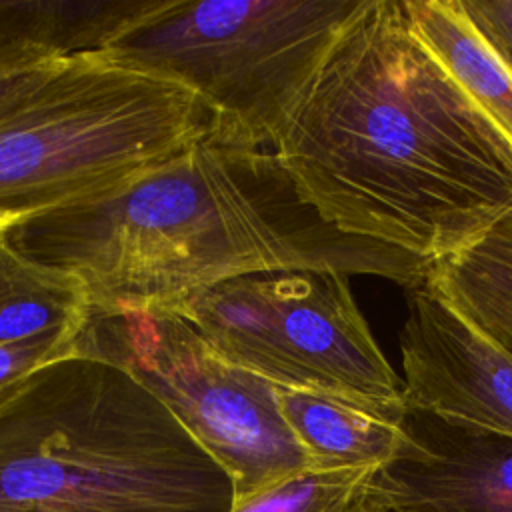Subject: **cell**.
<instances>
[{"instance_id":"1","label":"cell","mask_w":512,"mask_h":512,"mask_svg":"<svg viewBox=\"0 0 512 512\" xmlns=\"http://www.w3.org/2000/svg\"><path fill=\"white\" fill-rule=\"evenodd\" d=\"M272 152L336 228L438 262L512 210V142L416 38L404 0H364Z\"/></svg>"},{"instance_id":"2","label":"cell","mask_w":512,"mask_h":512,"mask_svg":"<svg viewBox=\"0 0 512 512\" xmlns=\"http://www.w3.org/2000/svg\"><path fill=\"white\" fill-rule=\"evenodd\" d=\"M2 234L22 256L78 276L94 310L168 304L252 272L324 270L412 288L432 268L330 224L270 148L208 136Z\"/></svg>"},{"instance_id":"3","label":"cell","mask_w":512,"mask_h":512,"mask_svg":"<svg viewBox=\"0 0 512 512\" xmlns=\"http://www.w3.org/2000/svg\"><path fill=\"white\" fill-rule=\"evenodd\" d=\"M234 484L126 370L74 352L0 402V512H232Z\"/></svg>"},{"instance_id":"4","label":"cell","mask_w":512,"mask_h":512,"mask_svg":"<svg viewBox=\"0 0 512 512\" xmlns=\"http://www.w3.org/2000/svg\"><path fill=\"white\" fill-rule=\"evenodd\" d=\"M210 122L180 84L98 54L66 58L0 114V232L174 158Z\"/></svg>"},{"instance_id":"5","label":"cell","mask_w":512,"mask_h":512,"mask_svg":"<svg viewBox=\"0 0 512 512\" xmlns=\"http://www.w3.org/2000/svg\"><path fill=\"white\" fill-rule=\"evenodd\" d=\"M364 0H154L98 52L188 88L208 138L270 148L342 24Z\"/></svg>"},{"instance_id":"6","label":"cell","mask_w":512,"mask_h":512,"mask_svg":"<svg viewBox=\"0 0 512 512\" xmlns=\"http://www.w3.org/2000/svg\"><path fill=\"white\" fill-rule=\"evenodd\" d=\"M324 270L228 278L166 306L228 362L276 388L404 402V380L378 348L348 284Z\"/></svg>"},{"instance_id":"7","label":"cell","mask_w":512,"mask_h":512,"mask_svg":"<svg viewBox=\"0 0 512 512\" xmlns=\"http://www.w3.org/2000/svg\"><path fill=\"white\" fill-rule=\"evenodd\" d=\"M76 352L126 370L150 390L222 466L236 500L310 468L278 388L222 358L166 306L90 308Z\"/></svg>"},{"instance_id":"8","label":"cell","mask_w":512,"mask_h":512,"mask_svg":"<svg viewBox=\"0 0 512 512\" xmlns=\"http://www.w3.org/2000/svg\"><path fill=\"white\" fill-rule=\"evenodd\" d=\"M398 454L374 476L388 512H512V438L406 404Z\"/></svg>"},{"instance_id":"9","label":"cell","mask_w":512,"mask_h":512,"mask_svg":"<svg viewBox=\"0 0 512 512\" xmlns=\"http://www.w3.org/2000/svg\"><path fill=\"white\" fill-rule=\"evenodd\" d=\"M400 330L404 400L512 438V358L426 282L408 288Z\"/></svg>"},{"instance_id":"10","label":"cell","mask_w":512,"mask_h":512,"mask_svg":"<svg viewBox=\"0 0 512 512\" xmlns=\"http://www.w3.org/2000/svg\"><path fill=\"white\" fill-rule=\"evenodd\" d=\"M90 308L78 276L22 256L0 232V402L36 370L76 352Z\"/></svg>"},{"instance_id":"11","label":"cell","mask_w":512,"mask_h":512,"mask_svg":"<svg viewBox=\"0 0 512 512\" xmlns=\"http://www.w3.org/2000/svg\"><path fill=\"white\" fill-rule=\"evenodd\" d=\"M278 402L310 468L380 470L398 454L404 440L406 400L384 404L330 392L278 388Z\"/></svg>"},{"instance_id":"12","label":"cell","mask_w":512,"mask_h":512,"mask_svg":"<svg viewBox=\"0 0 512 512\" xmlns=\"http://www.w3.org/2000/svg\"><path fill=\"white\" fill-rule=\"evenodd\" d=\"M416 38L512 142V66L460 0H404Z\"/></svg>"},{"instance_id":"13","label":"cell","mask_w":512,"mask_h":512,"mask_svg":"<svg viewBox=\"0 0 512 512\" xmlns=\"http://www.w3.org/2000/svg\"><path fill=\"white\" fill-rule=\"evenodd\" d=\"M426 284L512 358V210L476 242L434 262Z\"/></svg>"},{"instance_id":"14","label":"cell","mask_w":512,"mask_h":512,"mask_svg":"<svg viewBox=\"0 0 512 512\" xmlns=\"http://www.w3.org/2000/svg\"><path fill=\"white\" fill-rule=\"evenodd\" d=\"M110 28L104 0H0V72L92 54Z\"/></svg>"},{"instance_id":"15","label":"cell","mask_w":512,"mask_h":512,"mask_svg":"<svg viewBox=\"0 0 512 512\" xmlns=\"http://www.w3.org/2000/svg\"><path fill=\"white\" fill-rule=\"evenodd\" d=\"M374 468H308L234 502L232 512H342L370 486Z\"/></svg>"},{"instance_id":"16","label":"cell","mask_w":512,"mask_h":512,"mask_svg":"<svg viewBox=\"0 0 512 512\" xmlns=\"http://www.w3.org/2000/svg\"><path fill=\"white\" fill-rule=\"evenodd\" d=\"M468 16L512 66V0H460Z\"/></svg>"},{"instance_id":"17","label":"cell","mask_w":512,"mask_h":512,"mask_svg":"<svg viewBox=\"0 0 512 512\" xmlns=\"http://www.w3.org/2000/svg\"><path fill=\"white\" fill-rule=\"evenodd\" d=\"M64 60L66 58L0 72V114L42 84Z\"/></svg>"},{"instance_id":"18","label":"cell","mask_w":512,"mask_h":512,"mask_svg":"<svg viewBox=\"0 0 512 512\" xmlns=\"http://www.w3.org/2000/svg\"><path fill=\"white\" fill-rule=\"evenodd\" d=\"M386 512H388V510H386Z\"/></svg>"}]
</instances>
